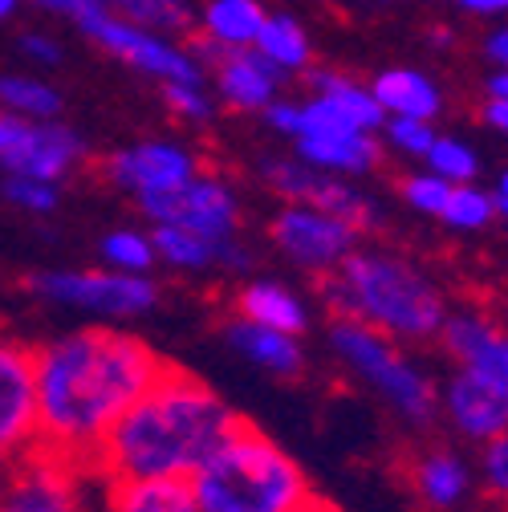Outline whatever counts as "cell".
<instances>
[{"mask_svg":"<svg viewBox=\"0 0 508 512\" xmlns=\"http://www.w3.org/2000/svg\"><path fill=\"white\" fill-rule=\"evenodd\" d=\"M102 175L114 187L131 191L135 200H143V196H163V191L183 187L192 175H200V167L187 147L167 143V139H147V143H131L114 151L102 163Z\"/></svg>","mask_w":508,"mask_h":512,"instance_id":"13","label":"cell"},{"mask_svg":"<svg viewBox=\"0 0 508 512\" xmlns=\"http://www.w3.org/2000/svg\"><path fill=\"white\" fill-rule=\"evenodd\" d=\"M236 317L269 326V330H281V334H293V338H301L305 326H309L305 301L281 281H248L236 293Z\"/></svg>","mask_w":508,"mask_h":512,"instance_id":"19","label":"cell"},{"mask_svg":"<svg viewBox=\"0 0 508 512\" xmlns=\"http://www.w3.org/2000/svg\"><path fill=\"white\" fill-rule=\"evenodd\" d=\"M480 476H484V488L508 504V431L488 439L484 452H480Z\"/></svg>","mask_w":508,"mask_h":512,"instance_id":"35","label":"cell"},{"mask_svg":"<svg viewBox=\"0 0 508 512\" xmlns=\"http://www.w3.org/2000/svg\"><path fill=\"white\" fill-rule=\"evenodd\" d=\"M5 200L29 216H49L57 208V183H41L29 175H5Z\"/></svg>","mask_w":508,"mask_h":512,"instance_id":"31","label":"cell"},{"mask_svg":"<svg viewBox=\"0 0 508 512\" xmlns=\"http://www.w3.org/2000/svg\"><path fill=\"white\" fill-rule=\"evenodd\" d=\"M151 244H155V256L171 269H183V273H204V269H228V273H240L252 265L248 248L228 236V240H216V236H204V232H192V228H179V224H155L151 232Z\"/></svg>","mask_w":508,"mask_h":512,"instance_id":"15","label":"cell"},{"mask_svg":"<svg viewBox=\"0 0 508 512\" xmlns=\"http://www.w3.org/2000/svg\"><path fill=\"white\" fill-rule=\"evenodd\" d=\"M0 512H5V508H0Z\"/></svg>","mask_w":508,"mask_h":512,"instance_id":"49","label":"cell"},{"mask_svg":"<svg viewBox=\"0 0 508 512\" xmlns=\"http://www.w3.org/2000/svg\"><path fill=\"white\" fill-rule=\"evenodd\" d=\"M25 289L41 301L86 309L98 317H143L159 305V285L151 277H126L110 269H45L29 273Z\"/></svg>","mask_w":508,"mask_h":512,"instance_id":"6","label":"cell"},{"mask_svg":"<svg viewBox=\"0 0 508 512\" xmlns=\"http://www.w3.org/2000/svg\"><path fill=\"white\" fill-rule=\"evenodd\" d=\"M37 447V374L33 350L0 334V460L13 464Z\"/></svg>","mask_w":508,"mask_h":512,"instance_id":"12","label":"cell"},{"mask_svg":"<svg viewBox=\"0 0 508 512\" xmlns=\"http://www.w3.org/2000/svg\"><path fill=\"white\" fill-rule=\"evenodd\" d=\"M224 342L240 358H248L252 366H261V370H269L277 378H297L305 370L301 338L269 330V326H257V322H244V317H236V313L224 322Z\"/></svg>","mask_w":508,"mask_h":512,"instance_id":"17","label":"cell"},{"mask_svg":"<svg viewBox=\"0 0 508 512\" xmlns=\"http://www.w3.org/2000/svg\"><path fill=\"white\" fill-rule=\"evenodd\" d=\"M484 122L496 126L500 135H508V98H488V106H484Z\"/></svg>","mask_w":508,"mask_h":512,"instance_id":"42","label":"cell"},{"mask_svg":"<svg viewBox=\"0 0 508 512\" xmlns=\"http://www.w3.org/2000/svg\"><path fill=\"white\" fill-rule=\"evenodd\" d=\"M484 57L492 61L500 74H508V25H504V29H492V33L484 37Z\"/></svg>","mask_w":508,"mask_h":512,"instance_id":"40","label":"cell"},{"mask_svg":"<svg viewBox=\"0 0 508 512\" xmlns=\"http://www.w3.org/2000/svg\"><path fill=\"white\" fill-rule=\"evenodd\" d=\"M439 220L452 224V228H460V232H480V228H488V224L496 220L492 191H484V187H476V183H456L452 196H448V204H443V212H439Z\"/></svg>","mask_w":508,"mask_h":512,"instance_id":"29","label":"cell"},{"mask_svg":"<svg viewBox=\"0 0 508 512\" xmlns=\"http://www.w3.org/2000/svg\"><path fill=\"white\" fill-rule=\"evenodd\" d=\"M252 49H257L265 61H273L281 74H305V70H309V61H313L309 33H305L301 21L289 17V13H273V17H265L257 41H252Z\"/></svg>","mask_w":508,"mask_h":512,"instance_id":"23","label":"cell"},{"mask_svg":"<svg viewBox=\"0 0 508 512\" xmlns=\"http://www.w3.org/2000/svg\"><path fill=\"white\" fill-rule=\"evenodd\" d=\"M330 346L338 358L366 382V387L383 399L407 427H431L439 411V395L431 387V378L399 350L395 338L378 334L350 317H334L330 326Z\"/></svg>","mask_w":508,"mask_h":512,"instance_id":"5","label":"cell"},{"mask_svg":"<svg viewBox=\"0 0 508 512\" xmlns=\"http://www.w3.org/2000/svg\"><path fill=\"white\" fill-rule=\"evenodd\" d=\"M265 179H269V187L277 191L281 200L313 208V212H326L334 220H346L358 232L378 228V220H383V212H378V204L366 196V191H358L342 175L313 171L301 159H273V163H265Z\"/></svg>","mask_w":508,"mask_h":512,"instance_id":"9","label":"cell"},{"mask_svg":"<svg viewBox=\"0 0 508 512\" xmlns=\"http://www.w3.org/2000/svg\"><path fill=\"white\" fill-rule=\"evenodd\" d=\"M297 143V159L313 171H326V175H366L378 167L383 159V147L370 131L358 135H342V139H293Z\"/></svg>","mask_w":508,"mask_h":512,"instance_id":"21","label":"cell"},{"mask_svg":"<svg viewBox=\"0 0 508 512\" xmlns=\"http://www.w3.org/2000/svg\"><path fill=\"white\" fill-rule=\"evenodd\" d=\"M273 244L289 256L293 265L309 269V273H334L346 256L358 248V228H350L346 220H334L326 212H313L301 204H285L269 228Z\"/></svg>","mask_w":508,"mask_h":512,"instance_id":"11","label":"cell"},{"mask_svg":"<svg viewBox=\"0 0 508 512\" xmlns=\"http://www.w3.org/2000/svg\"><path fill=\"white\" fill-rule=\"evenodd\" d=\"M21 53L29 57V61H37V66H61V45L53 41V37H45V33H25L21 37Z\"/></svg>","mask_w":508,"mask_h":512,"instance_id":"38","label":"cell"},{"mask_svg":"<svg viewBox=\"0 0 508 512\" xmlns=\"http://www.w3.org/2000/svg\"><path fill=\"white\" fill-rule=\"evenodd\" d=\"M492 200H496V216L508 220V167L500 171V183H496V191H492Z\"/></svg>","mask_w":508,"mask_h":512,"instance_id":"43","label":"cell"},{"mask_svg":"<svg viewBox=\"0 0 508 512\" xmlns=\"http://www.w3.org/2000/svg\"><path fill=\"white\" fill-rule=\"evenodd\" d=\"M17 5H21V0H0V21H9L17 13Z\"/></svg>","mask_w":508,"mask_h":512,"instance_id":"46","label":"cell"},{"mask_svg":"<svg viewBox=\"0 0 508 512\" xmlns=\"http://www.w3.org/2000/svg\"><path fill=\"white\" fill-rule=\"evenodd\" d=\"M139 212L151 224H179L216 240L236 236V220H240V200L236 191L216 179V175H192L183 187L163 191V196H143Z\"/></svg>","mask_w":508,"mask_h":512,"instance_id":"10","label":"cell"},{"mask_svg":"<svg viewBox=\"0 0 508 512\" xmlns=\"http://www.w3.org/2000/svg\"><path fill=\"white\" fill-rule=\"evenodd\" d=\"M106 9L122 21H131L151 33H187L196 29L192 0H106Z\"/></svg>","mask_w":508,"mask_h":512,"instance_id":"26","label":"cell"},{"mask_svg":"<svg viewBox=\"0 0 508 512\" xmlns=\"http://www.w3.org/2000/svg\"><path fill=\"white\" fill-rule=\"evenodd\" d=\"M301 512H342V508H338V504H330V500H322V496H313Z\"/></svg>","mask_w":508,"mask_h":512,"instance_id":"45","label":"cell"},{"mask_svg":"<svg viewBox=\"0 0 508 512\" xmlns=\"http://www.w3.org/2000/svg\"><path fill=\"white\" fill-rule=\"evenodd\" d=\"M261 114H265V122L273 126V131L297 139V131H301V106H297V102H281V98H273Z\"/></svg>","mask_w":508,"mask_h":512,"instance_id":"37","label":"cell"},{"mask_svg":"<svg viewBox=\"0 0 508 512\" xmlns=\"http://www.w3.org/2000/svg\"><path fill=\"white\" fill-rule=\"evenodd\" d=\"M0 106L17 118H29V122H57L66 102H61V90L49 86L45 78L0 74Z\"/></svg>","mask_w":508,"mask_h":512,"instance_id":"25","label":"cell"},{"mask_svg":"<svg viewBox=\"0 0 508 512\" xmlns=\"http://www.w3.org/2000/svg\"><path fill=\"white\" fill-rule=\"evenodd\" d=\"M110 512H196V496L187 480L110 484Z\"/></svg>","mask_w":508,"mask_h":512,"instance_id":"24","label":"cell"},{"mask_svg":"<svg viewBox=\"0 0 508 512\" xmlns=\"http://www.w3.org/2000/svg\"><path fill=\"white\" fill-rule=\"evenodd\" d=\"M456 9L464 13H476V17H496V13H508V0H452Z\"/></svg>","mask_w":508,"mask_h":512,"instance_id":"41","label":"cell"},{"mask_svg":"<svg viewBox=\"0 0 508 512\" xmlns=\"http://www.w3.org/2000/svg\"><path fill=\"white\" fill-rule=\"evenodd\" d=\"M439 407L460 435H468L476 443H488L508 431V387L484 370L456 366L452 382L439 395Z\"/></svg>","mask_w":508,"mask_h":512,"instance_id":"14","label":"cell"},{"mask_svg":"<svg viewBox=\"0 0 508 512\" xmlns=\"http://www.w3.org/2000/svg\"><path fill=\"white\" fill-rule=\"evenodd\" d=\"M163 102L183 122H208L212 110H216L204 82H163Z\"/></svg>","mask_w":508,"mask_h":512,"instance_id":"33","label":"cell"},{"mask_svg":"<svg viewBox=\"0 0 508 512\" xmlns=\"http://www.w3.org/2000/svg\"><path fill=\"white\" fill-rule=\"evenodd\" d=\"M244 419L183 366H163L151 391L98 443L90 472L106 484L187 480Z\"/></svg>","mask_w":508,"mask_h":512,"instance_id":"2","label":"cell"},{"mask_svg":"<svg viewBox=\"0 0 508 512\" xmlns=\"http://www.w3.org/2000/svg\"><path fill=\"white\" fill-rule=\"evenodd\" d=\"M407 484L431 512H448V508L464 504V496L472 492V472L448 447H427V452H419L411 460Z\"/></svg>","mask_w":508,"mask_h":512,"instance_id":"18","label":"cell"},{"mask_svg":"<svg viewBox=\"0 0 508 512\" xmlns=\"http://www.w3.org/2000/svg\"><path fill=\"white\" fill-rule=\"evenodd\" d=\"M86 155V143L66 122H29L0 106V167L5 175H29L61 183Z\"/></svg>","mask_w":508,"mask_h":512,"instance_id":"7","label":"cell"},{"mask_svg":"<svg viewBox=\"0 0 508 512\" xmlns=\"http://www.w3.org/2000/svg\"><path fill=\"white\" fill-rule=\"evenodd\" d=\"M468 370H484V374H492L496 382H504V387H508V334H496V342L488 346L480 366H468Z\"/></svg>","mask_w":508,"mask_h":512,"instance_id":"39","label":"cell"},{"mask_svg":"<svg viewBox=\"0 0 508 512\" xmlns=\"http://www.w3.org/2000/svg\"><path fill=\"white\" fill-rule=\"evenodd\" d=\"M216 90L232 110H265L277 98L281 70L265 61L257 49H228L216 66Z\"/></svg>","mask_w":508,"mask_h":512,"instance_id":"16","label":"cell"},{"mask_svg":"<svg viewBox=\"0 0 508 512\" xmlns=\"http://www.w3.org/2000/svg\"><path fill=\"white\" fill-rule=\"evenodd\" d=\"M163 358L110 326L70 330L33 350L37 447L90 468L98 443L163 374Z\"/></svg>","mask_w":508,"mask_h":512,"instance_id":"1","label":"cell"},{"mask_svg":"<svg viewBox=\"0 0 508 512\" xmlns=\"http://www.w3.org/2000/svg\"><path fill=\"white\" fill-rule=\"evenodd\" d=\"M98 256L110 273H126V277H147L155 269V244L151 232H135V228H114L102 236Z\"/></svg>","mask_w":508,"mask_h":512,"instance_id":"28","label":"cell"},{"mask_svg":"<svg viewBox=\"0 0 508 512\" xmlns=\"http://www.w3.org/2000/svg\"><path fill=\"white\" fill-rule=\"evenodd\" d=\"M98 49H106L110 57L126 61L131 70L147 74V78H159V82H204V66L200 61L179 49L175 41H167L163 33H151V29H139L131 21L114 17L110 9L90 17L86 25H78Z\"/></svg>","mask_w":508,"mask_h":512,"instance_id":"8","label":"cell"},{"mask_svg":"<svg viewBox=\"0 0 508 512\" xmlns=\"http://www.w3.org/2000/svg\"><path fill=\"white\" fill-rule=\"evenodd\" d=\"M488 98H508V74L496 70V74L488 78Z\"/></svg>","mask_w":508,"mask_h":512,"instance_id":"44","label":"cell"},{"mask_svg":"<svg viewBox=\"0 0 508 512\" xmlns=\"http://www.w3.org/2000/svg\"><path fill=\"white\" fill-rule=\"evenodd\" d=\"M496 334L500 330L480 313H448V322H443V330H439V342L452 354L456 366H480V358L488 354Z\"/></svg>","mask_w":508,"mask_h":512,"instance_id":"27","label":"cell"},{"mask_svg":"<svg viewBox=\"0 0 508 512\" xmlns=\"http://www.w3.org/2000/svg\"><path fill=\"white\" fill-rule=\"evenodd\" d=\"M29 5L49 9V13H57V17H70L74 25H86L90 17L106 13V0H29Z\"/></svg>","mask_w":508,"mask_h":512,"instance_id":"36","label":"cell"},{"mask_svg":"<svg viewBox=\"0 0 508 512\" xmlns=\"http://www.w3.org/2000/svg\"><path fill=\"white\" fill-rule=\"evenodd\" d=\"M5 472H9V464H5V460H0V484H5Z\"/></svg>","mask_w":508,"mask_h":512,"instance_id":"48","label":"cell"},{"mask_svg":"<svg viewBox=\"0 0 508 512\" xmlns=\"http://www.w3.org/2000/svg\"><path fill=\"white\" fill-rule=\"evenodd\" d=\"M423 159H427V171L431 175L448 179V183H472L476 171H480L476 151L468 143H460V139H439L435 135V143H431V151Z\"/></svg>","mask_w":508,"mask_h":512,"instance_id":"30","label":"cell"},{"mask_svg":"<svg viewBox=\"0 0 508 512\" xmlns=\"http://www.w3.org/2000/svg\"><path fill=\"white\" fill-rule=\"evenodd\" d=\"M196 512H301L313 484L301 464L248 419L187 476Z\"/></svg>","mask_w":508,"mask_h":512,"instance_id":"4","label":"cell"},{"mask_svg":"<svg viewBox=\"0 0 508 512\" xmlns=\"http://www.w3.org/2000/svg\"><path fill=\"white\" fill-rule=\"evenodd\" d=\"M431 45H452V33H443V29H431Z\"/></svg>","mask_w":508,"mask_h":512,"instance_id":"47","label":"cell"},{"mask_svg":"<svg viewBox=\"0 0 508 512\" xmlns=\"http://www.w3.org/2000/svg\"><path fill=\"white\" fill-rule=\"evenodd\" d=\"M265 17L269 13L261 0H208L200 13V33L224 49H252Z\"/></svg>","mask_w":508,"mask_h":512,"instance_id":"22","label":"cell"},{"mask_svg":"<svg viewBox=\"0 0 508 512\" xmlns=\"http://www.w3.org/2000/svg\"><path fill=\"white\" fill-rule=\"evenodd\" d=\"M322 297L334 317H350L395 342H431L448 322V297L411 261L378 248H354L322 277Z\"/></svg>","mask_w":508,"mask_h":512,"instance_id":"3","label":"cell"},{"mask_svg":"<svg viewBox=\"0 0 508 512\" xmlns=\"http://www.w3.org/2000/svg\"><path fill=\"white\" fill-rule=\"evenodd\" d=\"M452 187H456V183L439 179V175H431V171H423V175H407V179L399 183L403 200H407L415 212H423V216H439L443 204H448V196H452Z\"/></svg>","mask_w":508,"mask_h":512,"instance_id":"32","label":"cell"},{"mask_svg":"<svg viewBox=\"0 0 508 512\" xmlns=\"http://www.w3.org/2000/svg\"><path fill=\"white\" fill-rule=\"evenodd\" d=\"M383 135H387V147L407 155V159H423L435 143V126L431 122H415V118H387L383 122Z\"/></svg>","mask_w":508,"mask_h":512,"instance_id":"34","label":"cell"},{"mask_svg":"<svg viewBox=\"0 0 508 512\" xmlns=\"http://www.w3.org/2000/svg\"><path fill=\"white\" fill-rule=\"evenodd\" d=\"M374 102L383 106L387 118H415V122H435L443 110L439 86L419 74V70H383L370 82Z\"/></svg>","mask_w":508,"mask_h":512,"instance_id":"20","label":"cell"}]
</instances>
